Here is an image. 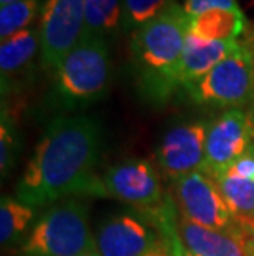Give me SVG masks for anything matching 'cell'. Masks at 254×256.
<instances>
[{
  "instance_id": "obj_1",
  "label": "cell",
  "mask_w": 254,
  "mask_h": 256,
  "mask_svg": "<svg viewBox=\"0 0 254 256\" xmlns=\"http://www.w3.org/2000/svg\"><path fill=\"white\" fill-rule=\"evenodd\" d=\"M101 124L89 114L58 116L48 124L17 185V198L33 208L73 195L107 197L96 177Z\"/></svg>"
},
{
  "instance_id": "obj_2",
  "label": "cell",
  "mask_w": 254,
  "mask_h": 256,
  "mask_svg": "<svg viewBox=\"0 0 254 256\" xmlns=\"http://www.w3.org/2000/svg\"><path fill=\"white\" fill-rule=\"evenodd\" d=\"M188 15L178 4L132 34L131 58L137 83L149 100L167 101L180 86Z\"/></svg>"
},
{
  "instance_id": "obj_3",
  "label": "cell",
  "mask_w": 254,
  "mask_h": 256,
  "mask_svg": "<svg viewBox=\"0 0 254 256\" xmlns=\"http://www.w3.org/2000/svg\"><path fill=\"white\" fill-rule=\"evenodd\" d=\"M111 86V56L106 38L84 34L79 45L53 70L51 100L63 110L101 101Z\"/></svg>"
},
{
  "instance_id": "obj_4",
  "label": "cell",
  "mask_w": 254,
  "mask_h": 256,
  "mask_svg": "<svg viewBox=\"0 0 254 256\" xmlns=\"http://www.w3.org/2000/svg\"><path fill=\"white\" fill-rule=\"evenodd\" d=\"M99 254L91 233L88 206L76 198L53 204L33 225L17 256Z\"/></svg>"
},
{
  "instance_id": "obj_5",
  "label": "cell",
  "mask_w": 254,
  "mask_h": 256,
  "mask_svg": "<svg viewBox=\"0 0 254 256\" xmlns=\"http://www.w3.org/2000/svg\"><path fill=\"white\" fill-rule=\"evenodd\" d=\"M187 91L197 104L228 110L250 108L254 100V52L241 43Z\"/></svg>"
},
{
  "instance_id": "obj_6",
  "label": "cell",
  "mask_w": 254,
  "mask_h": 256,
  "mask_svg": "<svg viewBox=\"0 0 254 256\" xmlns=\"http://www.w3.org/2000/svg\"><path fill=\"white\" fill-rule=\"evenodd\" d=\"M102 187L107 197L121 200L124 204L136 206L144 214H150L160 226L174 220L167 215V202L162 182L154 166L149 160L136 159L126 160L109 167L102 176Z\"/></svg>"
},
{
  "instance_id": "obj_7",
  "label": "cell",
  "mask_w": 254,
  "mask_h": 256,
  "mask_svg": "<svg viewBox=\"0 0 254 256\" xmlns=\"http://www.w3.org/2000/svg\"><path fill=\"white\" fill-rule=\"evenodd\" d=\"M38 32L41 64L55 70L84 36V0H45Z\"/></svg>"
},
{
  "instance_id": "obj_8",
  "label": "cell",
  "mask_w": 254,
  "mask_h": 256,
  "mask_svg": "<svg viewBox=\"0 0 254 256\" xmlns=\"http://www.w3.org/2000/svg\"><path fill=\"white\" fill-rule=\"evenodd\" d=\"M172 194L183 218L213 230L240 228L218 184L205 170L172 182Z\"/></svg>"
},
{
  "instance_id": "obj_9",
  "label": "cell",
  "mask_w": 254,
  "mask_h": 256,
  "mask_svg": "<svg viewBox=\"0 0 254 256\" xmlns=\"http://www.w3.org/2000/svg\"><path fill=\"white\" fill-rule=\"evenodd\" d=\"M254 146V130L248 112L228 110L208 124L203 170L218 177Z\"/></svg>"
},
{
  "instance_id": "obj_10",
  "label": "cell",
  "mask_w": 254,
  "mask_h": 256,
  "mask_svg": "<svg viewBox=\"0 0 254 256\" xmlns=\"http://www.w3.org/2000/svg\"><path fill=\"white\" fill-rule=\"evenodd\" d=\"M207 134L208 124L198 121L172 128L162 138L157 150V162L160 170L172 182L203 170Z\"/></svg>"
},
{
  "instance_id": "obj_11",
  "label": "cell",
  "mask_w": 254,
  "mask_h": 256,
  "mask_svg": "<svg viewBox=\"0 0 254 256\" xmlns=\"http://www.w3.org/2000/svg\"><path fill=\"white\" fill-rule=\"evenodd\" d=\"M94 238L99 256H144L159 243L147 223L127 214L106 218Z\"/></svg>"
},
{
  "instance_id": "obj_12",
  "label": "cell",
  "mask_w": 254,
  "mask_h": 256,
  "mask_svg": "<svg viewBox=\"0 0 254 256\" xmlns=\"http://www.w3.org/2000/svg\"><path fill=\"white\" fill-rule=\"evenodd\" d=\"M177 233L185 252L198 256H251L243 228L213 230L180 216Z\"/></svg>"
},
{
  "instance_id": "obj_13",
  "label": "cell",
  "mask_w": 254,
  "mask_h": 256,
  "mask_svg": "<svg viewBox=\"0 0 254 256\" xmlns=\"http://www.w3.org/2000/svg\"><path fill=\"white\" fill-rule=\"evenodd\" d=\"M241 42H207L188 34L180 64V86L188 90L233 53Z\"/></svg>"
},
{
  "instance_id": "obj_14",
  "label": "cell",
  "mask_w": 254,
  "mask_h": 256,
  "mask_svg": "<svg viewBox=\"0 0 254 256\" xmlns=\"http://www.w3.org/2000/svg\"><path fill=\"white\" fill-rule=\"evenodd\" d=\"M40 52L38 28H26L7 38L0 45V74H2V92L20 81V76L30 72L31 63Z\"/></svg>"
},
{
  "instance_id": "obj_15",
  "label": "cell",
  "mask_w": 254,
  "mask_h": 256,
  "mask_svg": "<svg viewBox=\"0 0 254 256\" xmlns=\"http://www.w3.org/2000/svg\"><path fill=\"white\" fill-rule=\"evenodd\" d=\"M246 30V17L240 7L212 8L188 17V34L207 42H236Z\"/></svg>"
},
{
  "instance_id": "obj_16",
  "label": "cell",
  "mask_w": 254,
  "mask_h": 256,
  "mask_svg": "<svg viewBox=\"0 0 254 256\" xmlns=\"http://www.w3.org/2000/svg\"><path fill=\"white\" fill-rule=\"evenodd\" d=\"M240 226L254 223V180L220 174L213 177Z\"/></svg>"
},
{
  "instance_id": "obj_17",
  "label": "cell",
  "mask_w": 254,
  "mask_h": 256,
  "mask_svg": "<svg viewBox=\"0 0 254 256\" xmlns=\"http://www.w3.org/2000/svg\"><path fill=\"white\" fill-rule=\"evenodd\" d=\"M121 20L122 0H84V34L107 38L121 30Z\"/></svg>"
},
{
  "instance_id": "obj_18",
  "label": "cell",
  "mask_w": 254,
  "mask_h": 256,
  "mask_svg": "<svg viewBox=\"0 0 254 256\" xmlns=\"http://www.w3.org/2000/svg\"><path fill=\"white\" fill-rule=\"evenodd\" d=\"M35 218V208L20 202L17 197H2L0 204V243L10 246L25 235Z\"/></svg>"
},
{
  "instance_id": "obj_19",
  "label": "cell",
  "mask_w": 254,
  "mask_h": 256,
  "mask_svg": "<svg viewBox=\"0 0 254 256\" xmlns=\"http://www.w3.org/2000/svg\"><path fill=\"white\" fill-rule=\"evenodd\" d=\"M41 0H18L0 7V40L31 28V24L41 15Z\"/></svg>"
},
{
  "instance_id": "obj_20",
  "label": "cell",
  "mask_w": 254,
  "mask_h": 256,
  "mask_svg": "<svg viewBox=\"0 0 254 256\" xmlns=\"http://www.w3.org/2000/svg\"><path fill=\"white\" fill-rule=\"evenodd\" d=\"M175 5V0H122L121 32H136Z\"/></svg>"
},
{
  "instance_id": "obj_21",
  "label": "cell",
  "mask_w": 254,
  "mask_h": 256,
  "mask_svg": "<svg viewBox=\"0 0 254 256\" xmlns=\"http://www.w3.org/2000/svg\"><path fill=\"white\" fill-rule=\"evenodd\" d=\"M18 154V132L10 118V114L2 110V126H0V168L5 177L13 167Z\"/></svg>"
},
{
  "instance_id": "obj_22",
  "label": "cell",
  "mask_w": 254,
  "mask_h": 256,
  "mask_svg": "<svg viewBox=\"0 0 254 256\" xmlns=\"http://www.w3.org/2000/svg\"><path fill=\"white\" fill-rule=\"evenodd\" d=\"M240 7L236 0H185L183 10L188 17H197V15L207 12L212 8H236Z\"/></svg>"
},
{
  "instance_id": "obj_23",
  "label": "cell",
  "mask_w": 254,
  "mask_h": 256,
  "mask_svg": "<svg viewBox=\"0 0 254 256\" xmlns=\"http://www.w3.org/2000/svg\"><path fill=\"white\" fill-rule=\"evenodd\" d=\"M223 174H230V176L246 178V180H254V146L245 156H241L236 162L231 164Z\"/></svg>"
},
{
  "instance_id": "obj_24",
  "label": "cell",
  "mask_w": 254,
  "mask_h": 256,
  "mask_svg": "<svg viewBox=\"0 0 254 256\" xmlns=\"http://www.w3.org/2000/svg\"><path fill=\"white\" fill-rule=\"evenodd\" d=\"M241 228H243V232H245L248 250H250L251 256H254V223L253 225H248V226H241Z\"/></svg>"
},
{
  "instance_id": "obj_25",
  "label": "cell",
  "mask_w": 254,
  "mask_h": 256,
  "mask_svg": "<svg viewBox=\"0 0 254 256\" xmlns=\"http://www.w3.org/2000/svg\"><path fill=\"white\" fill-rule=\"evenodd\" d=\"M248 118H250V122H251V128H253V130H254V100H253V102L250 104V108H248Z\"/></svg>"
},
{
  "instance_id": "obj_26",
  "label": "cell",
  "mask_w": 254,
  "mask_h": 256,
  "mask_svg": "<svg viewBox=\"0 0 254 256\" xmlns=\"http://www.w3.org/2000/svg\"><path fill=\"white\" fill-rule=\"evenodd\" d=\"M12 2H18V0H0V7H3V5H8Z\"/></svg>"
},
{
  "instance_id": "obj_27",
  "label": "cell",
  "mask_w": 254,
  "mask_h": 256,
  "mask_svg": "<svg viewBox=\"0 0 254 256\" xmlns=\"http://www.w3.org/2000/svg\"><path fill=\"white\" fill-rule=\"evenodd\" d=\"M185 256H198V254H193V253H190V252H185Z\"/></svg>"
},
{
  "instance_id": "obj_28",
  "label": "cell",
  "mask_w": 254,
  "mask_h": 256,
  "mask_svg": "<svg viewBox=\"0 0 254 256\" xmlns=\"http://www.w3.org/2000/svg\"><path fill=\"white\" fill-rule=\"evenodd\" d=\"M84 256H99V254H84Z\"/></svg>"
},
{
  "instance_id": "obj_29",
  "label": "cell",
  "mask_w": 254,
  "mask_h": 256,
  "mask_svg": "<svg viewBox=\"0 0 254 256\" xmlns=\"http://www.w3.org/2000/svg\"><path fill=\"white\" fill-rule=\"evenodd\" d=\"M251 225H253V223H251Z\"/></svg>"
}]
</instances>
